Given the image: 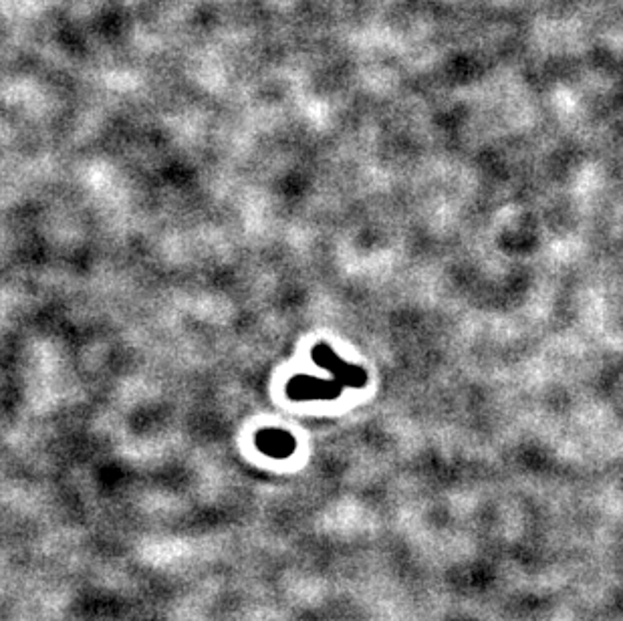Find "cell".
<instances>
[{
  "mask_svg": "<svg viewBox=\"0 0 623 621\" xmlns=\"http://www.w3.org/2000/svg\"><path fill=\"white\" fill-rule=\"evenodd\" d=\"M341 382H321L309 376H297L287 384V396L291 400H331L341 394Z\"/></svg>",
  "mask_w": 623,
  "mask_h": 621,
  "instance_id": "6da1fadb",
  "label": "cell"
},
{
  "mask_svg": "<svg viewBox=\"0 0 623 621\" xmlns=\"http://www.w3.org/2000/svg\"><path fill=\"white\" fill-rule=\"evenodd\" d=\"M313 361L325 369H329L331 374L335 376L337 382H341L343 386L349 384V386H363L365 384V376L361 369H355V367H349L345 365L327 345L319 343L315 349H313Z\"/></svg>",
  "mask_w": 623,
  "mask_h": 621,
  "instance_id": "7a4b0ae2",
  "label": "cell"
},
{
  "mask_svg": "<svg viewBox=\"0 0 623 621\" xmlns=\"http://www.w3.org/2000/svg\"><path fill=\"white\" fill-rule=\"evenodd\" d=\"M261 452L275 458H287L295 450V438L285 430H263L255 438Z\"/></svg>",
  "mask_w": 623,
  "mask_h": 621,
  "instance_id": "3957f363",
  "label": "cell"
}]
</instances>
